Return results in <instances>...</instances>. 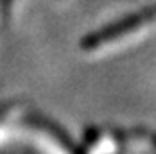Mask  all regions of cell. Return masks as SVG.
<instances>
[{
	"label": "cell",
	"mask_w": 156,
	"mask_h": 154,
	"mask_svg": "<svg viewBox=\"0 0 156 154\" xmlns=\"http://www.w3.org/2000/svg\"><path fill=\"white\" fill-rule=\"evenodd\" d=\"M156 22V4L154 5H149L145 9H142L135 15H129L111 23L108 27L101 29L97 32H92L90 36H86L83 41H81V47L84 50H95V48H101L104 45H109L113 41H119L122 36H127V34H133V32H138L140 29L147 27L149 23H154Z\"/></svg>",
	"instance_id": "6da1fadb"
},
{
	"label": "cell",
	"mask_w": 156,
	"mask_h": 154,
	"mask_svg": "<svg viewBox=\"0 0 156 154\" xmlns=\"http://www.w3.org/2000/svg\"><path fill=\"white\" fill-rule=\"evenodd\" d=\"M27 124H29L31 127H34V129L45 131L48 136H52V140L59 142L63 147H66V149H74V151H76V145L70 142V136H68L65 131H61V129H59L54 122H50L48 118L41 117V115H32V117L27 118Z\"/></svg>",
	"instance_id": "7a4b0ae2"
},
{
	"label": "cell",
	"mask_w": 156,
	"mask_h": 154,
	"mask_svg": "<svg viewBox=\"0 0 156 154\" xmlns=\"http://www.w3.org/2000/svg\"><path fill=\"white\" fill-rule=\"evenodd\" d=\"M18 106V102H9V104H5L4 108H0V125L5 122L13 113H15V108Z\"/></svg>",
	"instance_id": "3957f363"
},
{
	"label": "cell",
	"mask_w": 156,
	"mask_h": 154,
	"mask_svg": "<svg viewBox=\"0 0 156 154\" xmlns=\"http://www.w3.org/2000/svg\"><path fill=\"white\" fill-rule=\"evenodd\" d=\"M11 4H13V0H0V15L4 18H7V15H9Z\"/></svg>",
	"instance_id": "277c9868"
}]
</instances>
